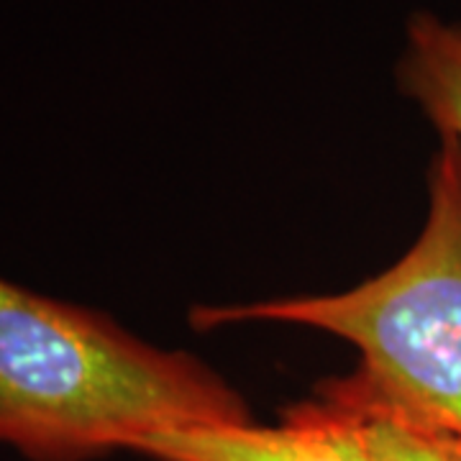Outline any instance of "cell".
<instances>
[{"mask_svg":"<svg viewBox=\"0 0 461 461\" xmlns=\"http://www.w3.org/2000/svg\"><path fill=\"white\" fill-rule=\"evenodd\" d=\"M315 395L359 426L377 461H461V436L382 397L357 372L323 379Z\"/></svg>","mask_w":461,"mask_h":461,"instance_id":"obj_5","label":"cell"},{"mask_svg":"<svg viewBox=\"0 0 461 461\" xmlns=\"http://www.w3.org/2000/svg\"><path fill=\"white\" fill-rule=\"evenodd\" d=\"M395 83L438 136L461 141V21L430 11L412 14L405 23Z\"/></svg>","mask_w":461,"mask_h":461,"instance_id":"obj_4","label":"cell"},{"mask_svg":"<svg viewBox=\"0 0 461 461\" xmlns=\"http://www.w3.org/2000/svg\"><path fill=\"white\" fill-rule=\"evenodd\" d=\"M254 423L244 395L187 351L0 277V444L29 461H95L151 433Z\"/></svg>","mask_w":461,"mask_h":461,"instance_id":"obj_1","label":"cell"},{"mask_svg":"<svg viewBox=\"0 0 461 461\" xmlns=\"http://www.w3.org/2000/svg\"><path fill=\"white\" fill-rule=\"evenodd\" d=\"M290 323L344 339L357 375L400 408L461 436V141L438 136L429 211L412 247L369 280L330 295L193 308L195 330Z\"/></svg>","mask_w":461,"mask_h":461,"instance_id":"obj_2","label":"cell"},{"mask_svg":"<svg viewBox=\"0 0 461 461\" xmlns=\"http://www.w3.org/2000/svg\"><path fill=\"white\" fill-rule=\"evenodd\" d=\"M131 454L151 461H377L359 426L315 395L282 412L277 426H195L151 433Z\"/></svg>","mask_w":461,"mask_h":461,"instance_id":"obj_3","label":"cell"}]
</instances>
